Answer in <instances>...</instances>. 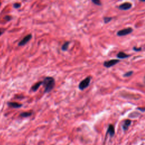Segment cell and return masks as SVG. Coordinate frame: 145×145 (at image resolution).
Returning a JSON list of instances; mask_svg holds the SVG:
<instances>
[{"mask_svg":"<svg viewBox=\"0 0 145 145\" xmlns=\"http://www.w3.org/2000/svg\"><path fill=\"white\" fill-rule=\"evenodd\" d=\"M91 79V77H87L85 79L82 81L79 85V88L80 90H84L85 89L87 88L88 87L89 85H90Z\"/></svg>","mask_w":145,"mask_h":145,"instance_id":"7a4b0ae2","label":"cell"},{"mask_svg":"<svg viewBox=\"0 0 145 145\" xmlns=\"http://www.w3.org/2000/svg\"><path fill=\"white\" fill-rule=\"evenodd\" d=\"M4 19L7 21H9L11 19V17L9 16V15H7V16L4 17Z\"/></svg>","mask_w":145,"mask_h":145,"instance_id":"ac0fdd59","label":"cell"},{"mask_svg":"<svg viewBox=\"0 0 145 145\" xmlns=\"http://www.w3.org/2000/svg\"><path fill=\"white\" fill-rule=\"evenodd\" d=\"M138 110H140V111H142V112H145V108H137Z\"/></svg>","mask_w":145,"mask_h":145,"instance_id":"ffe728a7","label":"cell"},{"mask_svg":"<svg viewBox=\"0 0 145 145\" xmlns=\"http://www.w3.org/2000/svg\"><path fill=\"white\" fill-rule=\"evenodd\" d=\"M133 29L132 28L129 27L127 28V29H121L119 31H118L117 32V35L119 36H125L127 35L130 34V33H132L133 32Z\"/></svg>","mask_w":145,"mask_h":145,"instance_id":"3957f363","label":"cell"},{"mask_svg":"<svg viewBox=\"0 0 145 145\" xmlns=\"http://www.w3.org/2000/svg\"><path fill=\"white\" fill-rule=\"evenodd\" d=\"M43 85L44 87V92L47 93L53 90L55 86V80L52 77H47L44 78Z\"/></svg>","mask_w":145,"mask_h":145,"instance_id":"6da1fadb","label":"cell"},{"mask_svg":"<svg viewBox=\"0 0 145 145\" xmlns=\"http://www.w3.org/2000/svg\"><path fill=\"white\" fill-rule=\"evenodd\" d=\"M107 133H109L111 137H113L115 134V128L112 125H109L108 126Z\"/></svg>","mask_w":145,"mask_h":145,"instance_id":"ba28073f","label":"cell"},{"mask_svg":"<svg viewBox=\"0 0 145 145\" xmlns=\"http://www.w3.org/2000/svg\"><path fill=\"white\" fill-rule=\"evenodd\" d=\"M132 7V3L129 2H125L123 3V4L120 5V6H118V8H119L120 10H127L130 9Z\"/></svg>","mask_w":145,"mask_h":145,"instance_id":"8992f818","label":"cell"},{"mask_svg":"<svg viewBox=\"0 0 145 145\" xmlns=\"http://www.w3.org/2000/svg\"><path fill=\"white\" fill-rule=\"evenodd\" d=\"M112 19V17H104V21L106 23H109L110 21H111Z\"/></svg>","mask_w":145,"mask_h":145,"instance_id":"5bb4252c","label":"cell"},{"mask_svg":"<svg viewBox=\"0 0 145 145\" xmlns=\"http://www.w3.org/2000/svg\"><path fill=\"white\" fill-rule=\"evenodd\" d=\"M69 44H70L69 41L65 42V43L62 45V46L61 47L62 50H63V51H66V50H67L68 48H69Z\"/></svg>","mask_w":145,"mask_h":145,"instance_id":"7c38bea8","label":"cell"},{"mask_svg":"<svg viewBox=\"0 0 145 145\" xmlns=\"http://www.w3.org/2000/svg\"><path fill=\"white\" fill-rule=\"evenodd\" d=\"M32 113L29 112H22L20 114V116L22 117H27L31 116Z\"/></svg>","mask_w":145,"mask_h":145,"instance_id":"4fadbf2b","label":"cell"},{"mask_svg":"<svg viewBox=\"0 0 145 145\" xmlns=\"http://www.w3.org/2000/svg\"><path fill=\"white\" fill-rule=\"evenodd\" d=\"M41 85H43V81L38 82L35 84L34 85H33L32 88H31V90H32L33 91H36Z\"/></svg>","mask_w":145,"mask_h":145,"instance_id":"9c48e42d","label":"cell"},{"mask_svg":"<svg viewBox=\"0 0 145 145\" xmlns=\"http://www.w3.org/2000/svg\"><path fill=\"white\" fill-rule=\"evenodd\" d=\"M117 58H120V59H124L125 58H127L130 56V55H127L126 54H125V53H124L123 52H120L119 53L117 54Z\"/></svg>","mask_w":145,"mask_h":145,"instance_id":"30bf717a","label":"cell"},{"mask_svg":"<svg viewBox=\"0 0 145 145\" xmlns=\"http://www.w3.org/2000/svg\"><path fill=\"white\" fill-rule=\"evenodd\" d=\"M133 71H129V72H127L125 74H124V77H130V76H132L133 74Z\"/></svg>","mask_w":145,"mask_h":145,"instance_id":"9a60e30c","label":"cell"},{"mask_svg":"<svg viewBox=\"0 0 145 145\" xmlns=\"http://www.w3.org/2000/svg\"><path fill=\"white\" fill-rule=\"evenodd\" d=\"M20 6H21V4L19 3H14V5H13V7L15 9L19 8Z\"/></svg>","mask_w":145,"mask_h":145,"instance_id":"e0dca14e","label":"cell"},{"mask_svg":"<svg viewBox=\"0 0 145 145\" xmlns=\"http://www.w3.org/2000/svg\"><path fill=\"white\" fill-rule=\"evenodd\" d=\"M118 62H119V60H115V59H113V60L107 61H105L104 62V66H105V67L109 68L112 67V66L115 65L117 64Z\"/></svg>","mask_w":145,"mask_h":145,"instance_id":"277c9868","label":"cell"},{"mask_svg":"<svg viewBox=\"0 0 145 145\" xmlns=\"http://www.w3.org/2000/svg\"><path fill=\"white\" fill-rule=\"evenodd\" d=\"M8 105L10 107L13 108H20L21 106H22V104L18 103L16 102H8Z\"/></svg>","mask_w":145,"mask_h":145,"instance_id":"52a82bcc","label":"cell"},{"mask_svg":"<svg viewBox=\"0 0 145 145\" xmlns=\"http://www.w3.org/2000/svg\"><path fill=\"white\" fill-rule=\"evenodd\" d=\"M131 123H132V122H131L130 120H125V121H124V123L123 125V127L124 130H127V129H128V127L131 124Z\"/></svg>","mask_w":145,"mask_h":145,"instance_id":"8fae6325","label":"cell"},{"mask_svg":"<svg viewBox=\"0 0 145 145\" xmlns=\"http://www.w3.org/2000/svg\"><path fill=\"white\" fill-rule=\"evenodd\" d=\"M92 2L94 3H95V5H99V6H100L102 5V3H101V2L99 0H92Z\"/></svg>","mask_w":145,"mask_h":145,"instance_id":"2e32d148","label":"cell"},{"mask_svg":"<svg viewBox=\"0 0 145 145\" xmlns=\"http://www.w3.org/2000/svg\"><path fill=\"white\" fill-rule=\"evenodd\" d=\"M3 31H4V29H0V36H1V35L3 34Z\"/></svg>","mask_w":145,"mask_h":145,"instance_id":"44dd1931","label":"cell"},{"mask_svg":"<svg viewBox=\"0 0 145 145\" xmlns=\"http://www.w3.org/2000/svg\"><path fill=\"white\" fill-rule=\"evenodd\" d=\"M1 2H0V6H1Z\"/></svg>","mask_w":145,"mask_h":145,"instance_id":"7402d4cb","label":"cell"},{"mask_svg":"<svg viewBox=\"0 0 145 145\" xmlns=\"http://www.w3.org/2000/svg\"><path fill=\"white\" fill-rule=\"evenodd\" d=\"M133 49L135 50V51H140V50H141V48H136V47H134L133 48Z\"/></svg>","mask_w":145,"mask_h":145,"instance_id":"d6986e66","label":"cell"},{"mask_svg":"<svg viewBox=\"0 0 145 145\" xmlns=\"http://www.w3.org/2000/svg\"><path fill=\"white\" fill-rule=\"evenodd\" d=\"M31 39H32V35H27L22 40L20 41L19 43H18V45L19 46H23V45L26 44Z\"/></svg>","mask_w":145,"mask_h":145,"instance_id":"5b68a950","label":"cell"}]
</instances>
